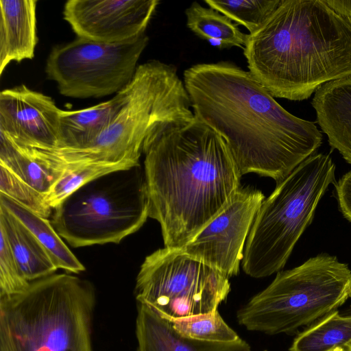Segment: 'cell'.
<instances>
[{
    "label": "cell",
    "instance_id": "cell-1",
    "mask_svg": "<svg viewBox=\"0 0 351 351\" xmlns=\"http://www.w3.org/2000/svg\"><path fill=\"white\" fill-rule=\"evenodd\" d=\"M183 82L195 116L222 136L241 175L254 173L278 183L322 145L315 123L289 112L234 63L193 65Z\"/></svg>",
    "mask_w": 351,
    "mask_h": 351
},
{
    "label": "cell",
    "instance_id": "cell-2",
    "mask_svg": "<svg viewBox=\"0 0 351 351\" xmlns=\"http://www.w3.org/2000/svg\"><path fill=\"white\" fill-rule=\"evenodd\" d=\"M149 217L166 247L182 249L232 201L241 174L227 143L196 116L146 138Z\"/></svg>",
    "mask_w": 351,
    "mask_h": 351
},
{
    "label": "cell",
    "instance_id": "cell-3",
    "mask_svg": "<svg viewBox=\"0 0 351 351\" xmlns=\"http://www.w3.org/2000/svg\"><path fill=\"white\" fill-rule=\"evenodd\" d=\"M243 49L249 72L274 97L304 100L351 77V19L324 0H281Z\"/></svg>",
    "mask_w": 351,
    "mask_h": 351
},
{
    "label": "cell",
    "instance_id": "cell-4",
    "mask_svg": "<svg viewBox=\"0 0 351 351\" xmlns=\"http://www.w3.org/2000/svg\"><path fill=\"white\" fill-rule=\"evenodd\" d=\"M126 88L119 110L90 143L77 149H33V154L57 171L92 163L137 166L145 141L152 132L184 123L195 117L174 65L156 60L139 64Z\"/></svg>",
    "mask_w": 351,
    "mask_h": 351
},
{
    "label": "cell",
    "instance_id": "cell-5",
    "mask_svg": "<svg viewBox=\"0 0 351 351\" xmlns=\"http://www.w3.org/2000/svg\"><path fill=\"white\" fill-rule=\"evenodd\" d=\"M95 304L93 285L67 274L0 297V351H93Z\"/></svg>",
    "mask_w": 351,
    "mask_h": 351
},
{
    "label": "cell",
    "instance_id": "cell-6",
    "mask_svg": "<svg viewBox=\"0 0 351 351\" xmlns=\"http://www.w3.org/2000/svg\"><path fill=\"white\" fill-rule=\"evenodd\" d=\"M335 165L328 154H313L276 183L264 199L247 239L242 260L248 276L267 277L280 271L318 203L335 181Z\"/></svg>",
    "mask_w": 351,
    "mask_h": 351
},
{
    "label": "cell",
    "instance_id": "cell-7",
    "mask_svg": "<svg viewBox=\"0 0 351 351\" xmlns=\"http://www.w3.org/2000/svg\"><path fill=\"white\" fill-rule=\"evenodd\" d=\"M351 298V270L335 256L320 254L278 271L264 290L237 314L247 330L277 335L293 332L337 310Z\"/></svg>",
    "mask_w": 351,
    "mask_h": 351
},
{
    "label": "cell",
    "instance_id": "cell-8",
    "mask_svg": "<svg viewBox=\"0 0 351 351\" xmlns=\"http://www.w3.org/2000/svg\"><path fill=\"white\" fill-rule=\"evenodd\" d=\"M51 223L73 247L119 243L149 217L140 165L93 180L53 209Z\"/></svg>",
    "mask_w": 351,
    "mask_h": 351
},
{
    "label": "cell",
    "instance_id": "cell-9",
    "mask_svg": "<svg viewBox=\"0 0 351 351\" xmlns=\"http://www.w3.org/2000/svg\"><path fill=\"white\" fill-rule=\"evenodd\" d=\"M230 291L228 278L219 271L166 247L145 258L135 286L137 302L170 322L217 311Z\"/></svg>",
    "mask_w": 351,
    "mask_h": 351
},
{
    "label": "cell",
    "instance_id": "cell-10",
    "mask_svg": "<svg viewBox=\"0 0 351 351\" xmlns=\"http://www.w3.org/2000/svg\"><path fill=\"white\" fill-rule=\"evenodd\" d=\"M148 42L145 33L114 43L77 37L52 49L45 71L65 97L86 99L117 93L132 80Z\"/></svg>",
    "mask_w": 351,
    "mask_h": 351
},
{
    "label": "cell",
    "instance_id": "cell-11",
    "mask_svg": "<svg viewBox=\"0 0 351 351\" xmlns=\"http://www.w3.org/2000/svg\"><path fill=\"white\" fill-rule=\"evenodd\" d=\"M264 199L261 191L241 186L229 204L183 251L228 278L237 275L247 239Z\"/></svg>",
    "mask_w": 351,
    "mask_h": 351
},
{
    "label": "cell",
    "instance_id": "cell-12",
    "mask_svg": "<svg viewBox=\"0 0 351 351\" xmlns=\"http://www.w3.org/2000/svg\"><path fill=\"white\" fill-rule=\"evenodd\" d=\"M158 3V0H69L63 16L77 37L120 43L145 34Z\"/></svg>",
    "mask_w": 351,
    "mask_h": 351
},
{
    "label": "cell",
    "instance_id": "cell-13",
    "mask_svg": "<svg viewBox=\"0 0 351 351\" xmlns=\"http://www.w3.org/2000/svg\"><path fill=\"white\" fill-rule=\"evenodd\" d=\"M60 114L51 97L24 84L0 93V132L19 145L59 147Z\"/></svg>",
    "mask_w": 351,
    "mask_h": 351
},
{
    "label": "cell",
    "instance_id": "cell-14",
    "mask_svg": "<svg viewBox=\"0 0 351 351\" xmlns=\"http://www.w3.org/2000/svg\"><path fill=\"white\" fill-rule=\"evenodd\" d=\"M136 351H251L241 338L232 342H207L183 337L172 322L149 306L137 302L136 318Z\"/></svg>",
    "mask_w": 351,
    "mask_h": 351
},
{
    "label": "cell",
    "instance_id": "cell-15",
    "mask_svg": "<svg viewBox=\"0 0 351 351\" xmlns=\"http://www.w3.org/2000/svg\"><path fill=\"white\" fill-rule=\"evenodd\" d=\"M312 106L330 145L351 165V77L321 86Z\"/></svg>",
    "mask_w": 351,
    "mask_h": 351
},
{
    "label": "cell",
    "instance_id": "cell-16",
    "mask_svg": "<svg viewBox=\"0 0 351 351\" xmlns=\"http://www.w3.org/2000/svg\"><path fill=\"white\" fill-rule=\"evenodd\" d=\"M36 4L35 0L0 1V75L10 62L34 57Z\"/></svg>",
    "mask_w": 351,
    "mask_h": 351
},
{
    "label": "cell",
    "instance_id": "cell-17",
    "mask_svg": "<svg viewBox=\"0 0 351 351\" xmlns=\"http://www.w3.org/2000/svg\"><path fill=\"white\" fill-rule=\"evenodd\" d=\"M126 86L111 99L94 106L77 110H61L60 143L56 149H80L93 141L119 110L126 97Z\"/></svg>",
    "mask_w": 351,
    "mask_h": 351
},
{
    "label": "cell",
    "instance_id": "cell-18",
    "mask_svg": "<svg viewBox=\"0 0 351 351\" xmlns=\"http://www.w3.org/2000/svg\"><path fill=\"white\" fill-rule=\"evenodd\" d=\"M0 228L3 230L21 271L29 282L51 275L58 269L34 234L1 204Z\"/></svg>",
    "mask_w": 351,
    "mask_h": 351
},
{
    "label": "cell",
    "instance_id": "cell-19",
    "mask_svg": "<svg viewBox=\"0 0 351 351\" xmlns=\"http://www.w3.org/2000/svg\"><path fill=\"white\" fill-rule=\"evenodd\" d=\"M0 204L15 215L37 238L44 247L57 269L78 274L85 270L51 222L8 196L0 193Z\"/></svg>",
    "mask_w": 351,
    "mask_h": 351
},
{
    "label": "cell",
    "instance_id": "cell-20",
    "mask_svg": "<svg viewBox=\"0 0 351 351\" xmlns=\"http://www.w3.org/2000/svg\"><path fill=\"white\" fill-rule=\"evenodd\" d=\"M186 25L195 35L219 49L245 47L247 34L223 14L193 1L185 10Z\"/></svg>",
    "mask_w": 351,
    "mask_h": 351
},
{
    "label": "cell",
    "instance_id": "cell-21",
    "mask_svg": "<svg viewBox=\"0 0 351 351\" xmlns=\"http://www.w3.org/2000/svg\"><path fill=\"white\" fill-rule=\"evenodd\" d=\"M0 165H2L43 194H46L61 173L32 156L28 149L0 132Z\"/></svg>",
    "mask_w": 351,
    "mask_h": 351
},
{
    "label": "cell",
    "instance_id": "cell-22",
    "mask_svg": "<svg viewBox=\"0 0 351 351\" xmlns=\"http://www.w3.org/2000/svg\"><path fill=\"white\" fill-rule=\"evenodd\" d=\"M350 341L351 312L342 315L335 311L299 334L289 350L330 351Z\"/></svg>",
    "mask_w": 351,
    "mask_h": 351
},
{
    "label": "cell",
    "instance_id": "cell-23",
    "mask_svg": "<svg viewBox=\"0 0 351 351\" xmlns=\"http://www.w3.org/2000/svg\"><path fill=\"white\" fill-rule=\"evenodd\" d=\"M138 166V165H137ZM136 166L128 164L92 163L69 167L62 170L59 178L45 194L48 204L53 209L78 189L101 176Z\"/></svg>",
    "mask_w": 351,
    "mask_h": 351
},
{
    "label": "cell",
    "instance_id": "cell-24",
    "mask_svg": "<svg viewBox=\"0 0 351 351\" xmlns=\"http://www.w3.org/2000/svg\"><path fill=\"white\" fill-rule=\"evenodd\" d=\"M204 2L253 34L263 25L281 0H205Z\"/></svg>",
    "mask_w": 351,
    "mask_h": 351
},
{
    "label": "cell",
    "instance_id": "cell-25",
    "mask_svg": "<svg viewBox=\"0 0 351 351\" xmlns=\"http://www.w3.org/2000/svg\"><path fill=\"white\" fill-rule=\"evenodd\" d=\"M174 330L183 337L207 342H232L240 339L223 320L218 310L206 314L175 319Z\"/></svg>",
    "mask_w": 351,
    "mask_h": 351
},
{
    "label": "cell",
    "instance_id": "cell-26",
    "mask_svg": "<svg viewBox=\"0 0 351 351\" xmlns=\"http://www.w3.org/2000/svg\"><path fill=\"white\" fill-rule=\"evenodd\" d=\"M0 193H2L33 213L47 218L53 212L45 195L0 165Z\"/></svg>",
    "mask_w": 351,
    "mask_h": 351
},
{
    "label": "cell",
    "instance_id": "cell-27",
    "mask_svg": "<svg viewBox=\"0 0 351 351\" xmlns=\"http://www.w3.org/2000/svg\"><path fill=\"white\" fill-rule=\"evenodd\" d=\"M0 235V297H3L24 291L30 282L24 278L1 228Z\"/></svg>",
    "mask_w": 351,
    "mask_h": 351
},
{
    "label": "cell",
    "instance_id": "cell-28",
    "mask_svg": "<svg viewBox=\"0 0 351 351\" xmlns=\"http://www.w3.org/2000/svg\"><path fill=\"white\" fill-rule=\"evenodd\" d=\"M336 197L343 215L351 222V171L335 184Z\"/></svg>",
    "mask_w": 351,
    "mask_h": 351
},
{
    "label": "cell",
    "instance_id": "cell-29",
    "mask_svg": "<svg viewBox=\"0 0 351 351\" xmlns=\"http://www.w3.org/2000/svg\"><path fill=\"white\" fill-rule=\"evenodd\" d=\"M337 12L351 19V0H324Z\"/></svg>",
    "mask_w": 351,
    "mask_h": 351
},
{
    "label": "cell",
    "instance_id": "cell-30",
    "mask_svg": "<svg viewBox=\"0 0 351 351\" xmlns=\"http://www.w3.org/2000/svg\"><path fill=\"white\" fill-rule=\"evenodd\" d=\"M343 348L346 351H351V341L347 343Z\"/></svg>",
    "mask_w": 351,
    "mask_h": 351
},
{
    "label": "cell",
    "instance_id": "cell-31",
    "mask_svg": "<svg viewBox=\"0 0 351 351\" xmlns=\"http://www.w3.org/2000/svg\"><path fill=\"white\" fill-rule=\"evenodd\" d=\"M330 351H346V350L343 347H339V348H334Z\"/></svg>",
    "mask_w": 351,
    "mask_h": 351
}]
</instances>
